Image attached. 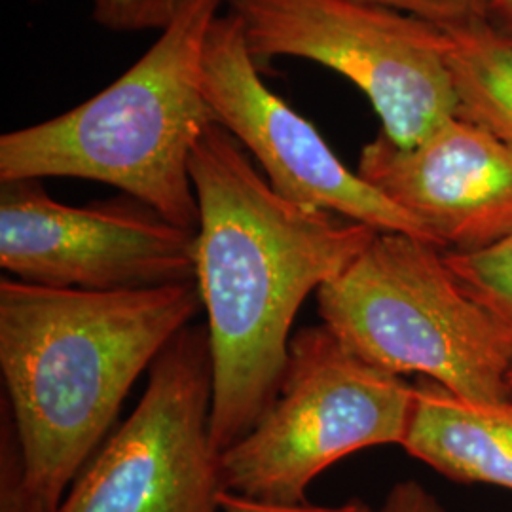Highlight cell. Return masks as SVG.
<instances>
[{"mask_svg":"<svg viewBox=\"0 0 512 512\" xmlns=\"http://www.w3.org/2000/svg\"><path fill=\"white\" fill-rule=\"evenodd\" d=\"M213 393L207 327L188 325L152 363L141 401L74 478L57 512H222Z\"/></svg>","mask_w":512,"mask_h":512,"instance_id":"cell-7","label":"cell"},{"mask_svg":"<svg viewBox=\"0 0 512 512\" xmlns=\"http://www.w3.org/2000/svg\"><path fill=\"white\" fill-rule=\"evenodd\" d=\"M258 69L274 57L351 80L397 147H418L456 116L452 40L435 25L363 0H226Z\"/></svg>","mask_w":512,"mask_h":512,"instance_id":"cell-6","label":"cell"},{"mask_svg":"<svg viewBox=\"0 0 512 512\" xmlns=\"http://www.w3.org/2000/svg\"><path fill=\"white\" fill-rule=\"evenodd\" d=\"M456 116L512 148V40L494 23L450 31Z\"/></svg>","mask_w":512,"mask_h":512,"instance_id":"cell-12","label":"cell"},{"mask_svg":"<svg viewBox=\"0 0 512 512\" xmlns=\"http://www.w3.org/2000/svg\"><path fill=\"white\" fill-rule=\"evenodd\" d=\"M421 19L442 31H459L494 23L495 0H363Z\"/></svg>","mask_w":512,"mask_h":512,"instance_id":"cell-15","label":"cell"},{"mask_svg":"<svg viewBox=\"0 0 512 512\" xmlns=\"http://www.w3.org/2000/svg\"><path fill=\"white\" fill-rule=\"evenodd\" d=\"M494 25L512 40V0H495Z\"/></svg>","mask_w":512,"mask_h":512,"instance_id":"cell-19","label":"cell"},{"mask_svg":"<svg viewBox=\"0 0 512 512\" xmlns=\"http://www.w3.org/2000/svg\"><path fill=\"white\" fill-rule=\"evenodd\" d=\"M317 308L323 325L368 365L421 374L475 403L512 397L505 342L437 245L378 232L317 291Z\"/></svg>","mask_w":512,"mask_h":512,"instance_id":"cell-4","label":"cell"},{"mask_svg":"<svg viewBox=\"0 0 512 512\" xmlns=\"http://www.w3.org/2000/svg\"><path fill=\"white\" fill-rule=\"evenodd\" d=\"M203 92L215 120L255 156L283 198L442 249L425 224L351 171L310 120L264 84L230 12L217 16L205 40Z\"/></svg>","mask_w":512,"mask_h":512,"instance_id":"cell-9","label":"cell"},{"mask_svg":"<svg viewBox=\"0 0 512 512\" xmlns=\"http://www.w3.org/2000/svg\"><path fill=\"white\" fill-rule=\"evenodd\" d=\"M220 507L222 512H374L361 499H349L342 505H310V503L277 505V503L256 501L251 497H243L228 490H224L220 495Z\"/></svg>","mask_w":512,"mask_h":512,"instance_id":"cell-17","label":"cell"},{"mask_svg":"<svg viewBox=\"0 0 512 512\" xmlns=\"http://www.w3.org/2000/svg\"><path fill=\"white\" fill-rule=\"evenodd\" d=\"M374 512H446L439 499L416 480L395 484Z\"/></svg>","mask_w":512,"mask_h":512,"instance_id":"cell-18","label":"cell"},{"mask_svg":"<svg viewBox=\"0 0 512 512\" xmlns=\"http://www.w3.org/2000/svg\"><path fill=\"white\" fill-rule=\"evenodd\" d=\"M459 287L490 315L512 365V238L476 253L444 251Z\"/></svg>","mask_w":512,"mask_h":512,"instance_id":"cell-13","label":"cell"},{"mask_svg":"<svg viewBox=\"0 0 512 512\" xmlns=\"http://www.w3.org/2000/svg\"><path fill=\"white\" fill-rule=\"evenodd\" d=\"M357 173L444 251L476 253L512 238V148L459 116L418 147H397L380 131L361 150Z\"/></svg>","mask_w":512,"mask_h":512,"instance_id":"cell-10","label":"cell"},{"mask_svg":"<svg viewBox=\"0 0 512 512\" xmlns=\"http://www.w3.org/2000/svg\"><path fill=\"white\" fill-rule=\"evenodd\" d=\"M509 385H511V391H512V372H511V376H509Z\"/></svg>","mask_w":512,"mask_h":512,"instance_id":"cell-20","label":"cell"},{"mask_svg":"<svg viewBox=\"0 0 512 512\" xmlns=\"http://www.w3.org/2000/svg\"><path fill=\"white\" fill-rule=\"evenodd\" d=\"M190 177L200 207L196 283L215 374L211 437L224 452L274 403L302 304L378 232L277 194L219 122L196 143Z\"/></svg>","mask_w":512,"mask_h":512,"instance_id":"cell-1","label":"cell"},{"mask_svg":"<svg viewBox=\"0 0 512 512\" xmlns=\"http://www.w3.org/2000/svg\"><path fill=\"white\" fill-rule=\"evenodd\" d=\"M401 448L454 482L512 492V397L475 403L421 378Z\"/></svg>","mask_w":512,"mask_h":512,"instance_id":"cell-11","label":"cell"},{"mask_svg":"<svg viewBox=\"0 0 512 512\" xmlns=\"http://www.w3.org/2000/svg\"><path fill=\"white\" fill-rule=\"evenodd\" d=\"M203 308L198 283L93 293L2 277V397L27 492L57 512L129 389Z\"/></svg>","mask_w":512,"mask_h":512,"instance_id":"cell-2","label":"cell"},{"mask_svg":"<svg viewBox=\"0 0 512 512\" xmlns=\"http://www.w3.org/2000/svg\"><path fill=\"white\" fill-rule=\"evenodd\" d=\"M414 385L368 365L325 325L300 329L272 406L220 452L228 492L277 505L306 501L336 461L372 446L403 444Z\"/></svg>","mask_w":512,"mask_h":512,"instance_id":"cell-5","label":"cell"},{"mask_svg":"<svg viewBox=\"0 0 512 512\" xmlns=\"http://www.w3.org/2000/svg\"><path fill=\"white\" fill-rule=\"evenodd\" d=\"M196 0H92L95 23L114 33L165 31Z\"/></svg>","mask_w":512,"mask_h":512,"instance_id":"cell-14","label":"cell"},{"mask_svg":"<svg viewBox=\"0 0 512 512\" xmlns=\"http://www.w3.org/2000/svg\"><path fill=\"white\" fill-rule=\"evenodd\" d=\"M196 0L103 92L46 122L0 137V181L73 177L109 184L198 232L190 158L215 120L203 52L220 4Z\"/></svg>","mask_w":512,"mask_h":512,"instance_id":"cell-3","label":"cell"},{"mask_svg":"<svg viewBox=\"0 0 512 512\" xmlns=\"http://www.w3.org/2000/svg\"><path fill=\"white\" fill-rule=\"evenodd\" d=\"M0 418V512H44L27 492L18 431L4 399Z\"/></svg>","mask_w":512,"mask_h":512,"instance_id":"cell-16","label":"cell"},{"mask_svg":"<svg viewBox=\"0 0 512 512\" xmlns=\"http://www.w3.org/2000/svg\"><path fill=\"white\" fill-rule=\"evenodd\" d=\"M0 266L29 285L93 293L196 281L198 232L128 194L54 200L42 181H0Z\"/></svg>","mask_w":512,"mask_h":512,"instance_id":"cell-8","label":"cell"}]
</instances>
